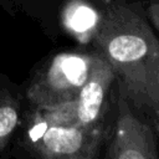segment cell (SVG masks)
I'll return each instance as SVG.
<instances>
[{
  "mask_svg": "<svg viewBox=\"0 0 159 159\" xmlns=\"http://www.w3.org/2000/svg\"><path fill=\"white\" fill-rule=\"evenodd\" d=\"M93 40L118 78L119 94L159 116V40L148 22L116 4L101 16Z\"/></svg>",
  "mask_w": 159,
  "mask_h": 159,
  "instance_id": "cell-1",
  "label": "cell"
},
{
  "mask_svg": "<svg viewBox=\"0 0 159 159\" xmlns=\"http://www.w3.org/2000/svg\"><path fill=\"white\" fill-rule=\"evenodd\" d=\"M116 73L103 55L97 51L92 53V62L86 82L77 97L52 109H39L48 124L93 127L102 119L109 88Z\"/></svg>",
  "mask_w": 159,
  "mask_h": 159,
  "instance_id": "cell-2",
  "label": "cell"
},
{
  "mask_svg": "<svg viewBox=\"0 0 159 159\" xmlns=\"http://www.w3.org/2000/svg\"><path fill=\"white\" fill-rule=\"evenodd\" d=\"M92 55L62 52L56 55L32 80L27 98L37 109H52L75 99L87 80Z\"/></svg>",
  "mask_w": 159,
  "mask_h": 159,
  "instance_id": "cell-3",
  "label": "cell"
},
{
  "mask_svg": "<svg viewBox=\"0 0 159 159\" xmlns=\"http://www.w3.org/2000/svg\"><path fill=\"white\" fill-rule=\"evenodd\" d=\"M99 125L77 127L48 124L35 140L27 142L30 150L46 159H92L102 143Z\"/></svg>",
  "mask_w": 159,
  "mask_h": 159,
  "instance_id": "cell-4",
  "label": "cell"
},
{
  "mask_svg": "<svg viewBox=\"0 0 159 159\" xmlns=\"http://www.w3.org/2000/svg\"><path fill=\"white\" fill-rule=\"evenodd\" d=\"M158 157L155 133L132 113L128 101L119 94L116 130L108 145L106 158L157 159Z\"/></svg>",
  "mask_w": 159,
  "mask_h": 159,
  "instance_id": "cell-5",
  "label": "cell"
},
{
  "mask_svg": "<svg viewBox=\"0 0 159 159\" xmlns=\"http://www.w3.org/2000/svg\"><path fill=\"white\" fill-rule=\"evenodd\" d=\"M99 21L98 11L83 0L68 1L62 11L63 26L80 42H88L93 39Z\"/></svg>",
  "mask_w": 159,
  "mask_h": 159,
  "instance_id": "cell-6",
  "label": "cell"
},
{
  "mask_svg": "<svg viewBox=\"0 0 159 159\" xmlns=\"http://www.w3.org/2000/svg\"><path fill=\"white\" fill-rule=\"evenodd\" d=\"M19 123V106L5 91H0V152L6 147Z\"/></svg>",
  "mask_w": 159,
  "mask_h": 159,
  "instance_id": "cell-7",
  "label": "cell"
},
{
  "mask_svg": "<svg viewBox=\"0 0 159 159\" xmlns=\"http://www.w3.org/2000/svg\"><path fill=\"white\" fill-rule=\"evenodd\" d=\"M148 15L154 27L159 32V0H152L148 6Z\"/></svg>",
  "mask_w": 159,
  "mask_h": 159,
  "instance_id": "cell-8",
  "label": "cell"
},
{
  "mask_svg": "<svg viewBox=\"0 0 159 159\" xmlns=\"http://www.w3.org/2000/svg\"><path fill=\"white\" fill-rule=\"evenodd\" d=\"M154 128H155V133H157V135L159 137V119H157V120H155Z\"/></svg>",
  "mask_w": 159,
  "mask_h": 159,
  "instance_id": "cell-9",
  "label": "cell"
},
{
  "mask_svg": "<svg viewBox=\"0 0 159 159\" xmlns=\"http://www.w3.org/2000/svg\"><path fill=\"white\" fill-rule=\"evenodd\" d=\"M101 1H103L104 4H111V2L113 1V0H101Z\"/></svg>",
  "mask_w": 159,
  "mask_h": 159,
  "instance_id": "cell-10",
  "label": "cell"
}]
</instances>
